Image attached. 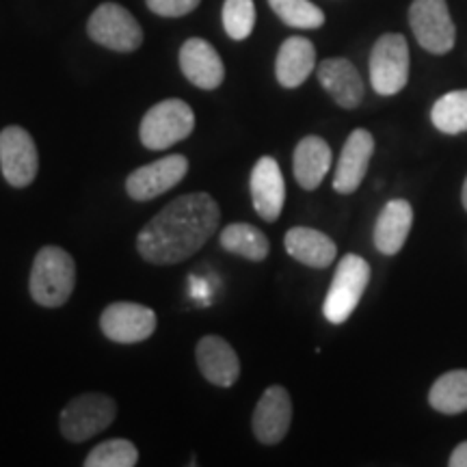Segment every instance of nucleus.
<instances>
[{"label": "nucleus", "mask_w": 467, "mask_h": 467, "mask_svg": "<svg viewBox=\"0 0 467 467\" xmlns=\"http://www.w3.org/2000/svg\"><path fill=\"white\" fill-rule=\"evenodd\" d=\"M219 203L208 192H189L169 202L139 232L137 251L150 265H180L195 255L217 232Z\"/></svg>", "instance_id": "nucleus-1"}, {"label": "nucleus", "mask_w": 467, "mask_h": 467, "mask_svg": "<svg viewBox=\"0 0 467 467\" xmlns=\"http://www.w3.org/2000/svg\"><path fill=\"white\" fill-rule=\"evenodd\" d=\"M74 285L76 262L72 255L55 244L39 249L33 260L31 279H28L33 301L42 307H61L72 296Z\"/></svg>", "instance_id": "nucleus-2"}, {"label": "nucleus", "mask_w": 467, "mask_h": 467, "mask_svg": "<svg viewBox=\"0 0 467 467\" xmlns=\"http://www.w3.org/2000/svg\"><path fill=\"white\" fill-rule=\"evenodd\" d=\"M370 284V265L361 255L348 254L340 260L336 268L334 282L329 285L323 314L331 325H342L350 318L355 307L364 296L366 285Z\"/></svg>", "instance_id": "nucleus-3"}, {"label": "nucleus", "mask_w": 467, "mask_h": 467, "mask_svg": "<svg viewBox=\"0 0 467 467\" xmlns=\"http://www.w3.org/2000/svg\"><path fill=\"white\" fill-rule=\"evenodd\" d=\"M192 128H195L192 109L184 100L171 98V100L154 104L143 115L139 139H141L143 148L148 150H167L189 139Z\"/></svg>", "instance_id": "nucleus-4"}, {"label": "nucleus", "mask_w": 467, "mask_h": 467, "mask_svg": "<svg viewBox=\"0 0 467 467\" xmlns=\"http://www.w3.org/2000/svg\"><path fill=\"white\" fill-rule=\"evenodd\" d=\"M117 416L115 400L107 394H80L63 407L61 435L72 443H83L107 431Z\"/></svg>", "instance_id": "nucleus-5"}, {"label": "nucleus", "mask_w": 467, "mask_h": 467, "mask_svg": "<svg viewBox=\"0 0 467 467\" xmlns=\"http://www.w3.org/2000/svg\"><path fill=\"white\" fill-rule=\"evenodd\" d=\"M409 44L405 35L385 33L370 52V83L379 96H396L409 83Z\"/></svg>", "instance_id": "nucleus-6"}, {"label": "nucleus", "mask_w": 467, "mask_h": 467, "mask_svg": "<svg viewBox=\"0 0 467 467\" xmlns=\"http://www.w3.org/2000/svg\"><path fill=\"white\" fill-rule=\"evenodd\" d=\"M409 26L418 44L431 55H448L457 42V28L446 0H413Z\"/></svg>", "instance_id": "nucleus-7"}, {"label": "nucleus", "mask_w": 467, "mask_h": 467, "mask_svg": "<svg viewBox=\"0 0 467 467\" xmlns=\"http://www.w3.org/2000/svg\"><path fill=\"white\" fill-rule=\"evenodd\" d=\"M87 33L96 44L115 52H134L143 44V31L134 16L117 3H104L87 22Z\"/></svg>", "instance_id": "nucleus-8"}, {"label": "nucleus", "mask_w": 467, "mask_h": 467, "mask_svg": "<svg viewBox=\"0 0 467 467\" xmlns=\"http://www.w3.org/2000/svg\"><path fill=\"white\" fill-rule=\"evenodd\" d=\"M0 169L14 189H26L35 182L39 171L37 145L28 130L7 126L0 130Z\"/></svg>", "instance_id": "nucleus-9"}, {"label": "nucleus", "mask_w": 467, "mask_h": 467, "mask_svg": "<svg viewBox=\"0 0 467 467\" xmlns=\"http://www.w3.org/2000/svg\"><path fill=\"white\" fill-rule=\"evenodd\" d=\"M100 329L110 342L139 344L156 331V312L141 303H110L100 317Z\"/></svg>", "instance_id": "nucleus-10"}, {"label": "nucleus", "mask_w": 467, "mask_h": 467, "mask_svg": "<svg viewBox=\"0 0 467 467\" xmlns=\"http://www.w3.org/2000/svg\"><path fill=\"white\" fill-rule=\"evenodd\" d=\"M189 173V161L182 154H169L165 159L143 165L128 175L126 191L132 200H156L162 192L171 191Z\"/></svg>", "instance_id": "nucleus-11"}, {"label": "nucleus", "mask_w": 467, "mask_h": 467, "mask_svg": "<svg viewBox=\"0 0 467 467\" xmlns=\"http://www.w3.org/2000/svg\"><path fill=\"white\" fill-rule=\"evenodd\" d=\"M292 422V400L288 389L282 385H271L265 389L262 399L255 405L251 426L254 435L265 446H275L288 435Z\"/></svg>", "instance_id": "nucleus-12"}, {"label": "nucleus", "mask_w": 467, "mask_h": 467, "mask_svg": "<svg viewBox=\"0 0 467 467\" xmlns=\"http://www.w3.org/2000/svg\"><path fill=\"white\" fill-rule=\"evenodd\" d=\"M372 154H375V137L366 130L358 128L348 134L347 143H344L340 161L336 165L334 175V189L340 195H350L364 182L368 165H370Z\"/></svg>", "instance_id": "nucleus-13"}, {"label": "nucleus", "mask_w": 467, "mask_h": 467, "mask_svg": "<svg viewBox=\"0 0 467 467\" xmlns=\"http://www.w3.org/2000/svg\"><path fill=\"white\" fill-rule=\"evenodd\" d=\"M251 202L260 219L273 221L279 219L285 202V182L282 169L271 156H262L251 169Z\"/></svg>", "instance_id": "nucleus-14"}, {"label": "nucleus", "mask_w": 467, "mask_h": 467, "mask_svg": "<svg viewBox=\"0 0 467 467\" xmlns=\"http://www.w3.org/2000/svg\"><path fill=\"white\" fill-rule=\"evenodd\" d=\"M180 69L191 85L203 91L219 89L225 78V67L213 44L202 37L186 39L180 48Z\"/></svg>", "instance_id": "nucleus-15"}, {"label": "nucleus", "mask_w": 467, "mask_h": 467, "mask_svg": "<svg viewBox=\"0 0 467 467\" xmlns=\"http://www.w3.org/2000/svg\"><path fill=\"white\" fill-rule=\"evenodd\" d=\"M197 368L206 381L217 388H232L241 377V359L232 344L221 336H206L195 348Z\"/></svg>", "instance_id": "nucleus-16"}, {"label": "nucleus", "mask_w": 467, "mask_h": 467, "mask_svg": "<svg viewBox=\"0 0 467 467\" xmlns=\"http://www.w3.org/2000/svg\"><path fill=\"white\" fill-rule=\"evenodd\" d=\"M318 83L342 109H358L364 102V80L358 67L344 57L325 58L317 69Z\"/></svg>", "instance_id": "nucleus-17"}, {"label": "nucleus", "mask_w": 467, "mask_h": 467, "mask_svg": "<svg viewBox=\"0 0 467 467\" xmlns=\"http://www.w3.org/2000/svg\"><path fill=\"white\" fill-rule=\"evenodd\" d=\"M331 161H334V156H331V148L325 139L317 137V134L301 139L295 148V156H292V171H295L301 189H318L325 175L329 173Z\"/></svg>", "instance_id": "nucleus-18"}, {"label": "nucleus", "mask_w": 467, "mask_h": 467, "mask_svg": "<svg viewBox=\"0 0 467 467\" xmlns=\"http://www.w3.org/2000/svg\"><path fill=\"white\" fill-rule=\"evenodd\" d=\"M413 225V208L407 200H392L383 206L375 223V247L383 255H396L405 247Z\"/></svg>", "instance_id": "nucleus-19"}, {"label": "nucleus", "mask_w": 467, "mask_h": 467, "mask_svg": "<svg viewBox=\"0 0 467 467\" xmlns=\"http://www.w3.org/2000/svg\"><path fill=\"white\" fill-rule=\"evenodd\" d=\"M317 67V48L306 37H288L277 52L275 76L285 89L301 87Z\"/></svg>", "instance_id": "nucleus-20"}, {"label": "nucleus", "mask_w": 467, "mask_h": 467, "mask_svg": "<svg viewBox=\"0 0 467 467\" xmlns=\"http://www.w3.org/2000/svg\"><path fill=\"white\" fill-rule=\"evenodd\" d=\"M284 247L296 262L312 268H327L334 265L337 247L329 236L312 227H292L285 232Z\"/></svg>", "instance_id": "nucleus-21"}, {"label": "nucleus", "mask_w": 467, "mask_h": 467, "mask_svg": "<svg viewBox=\"0 0 467 467\" xmlns=\"http://www.w3.org/2000/svg\"><path fill=\"white\" fill-rule=\"evenodd\" d=\"M219 241L225 251L243 255L251 262H262L271 251L266 234L249 223H232L223 227Z\"/></svg>", "instance_id": "nucleus-22"}, {"label": "nucleus", "mask_w": 467, "mask_h": 467, "mask_svg": "<svg viewBox=\"0 0 467 467\" xmlns=\"http://www.w3.org/2000/svg\"><path fill=\"white\" fill-rule=\"evenodd\" d=\"M429 402L435 411L457 416L467 411V370H451L433 383Z\"/></svg>", "instance_id": "nucleus-23"}, {"label": "nucleus", "mask_w": 467, "mask_h": 467, "mask_svg": "<svg viewBox=\"0 0 467 467\" xmlns=\"http://www.w3.org/2000/svg\"><path fill=\"white\" fill-rule=\"evenodd\" d=\"M431 121L443 134L467 132V89L443 93L431 109Z\"/></svg>", "instance_id": "nucleus-24"}, {"label": "nucleus", "mask_w": 467, "mask_h": 467, "mask_svg": "<svg viewBox=\"0 0 467 467\" xmlns=\"http://www.w3.org/2000/svg\"><path fill=\"white\" fill-rule=\"evenodd\" d=\"M271 9L275 11L279 20L292 28H320L325 25L323 9L309 0H268Z\"/></svg>", "instance_id": "nucleus-25"}, {"label": "nucleus", "mask_w": 467, "mask_h": 467, "mask_svg": "<svg viewBox=\"0 0 467 467\" xmlns=\"http://www.w3.org/2000/svg\"><path fill=\"white\" fill-rule=\"evenodd\" d=\"M139 461V451L128 440H109L98 443L87 454L85 467H134Z\"/></svg>", "instance_id": "nucleus-26"}, {"label": "nucleus", "mask_w": 467, "mask_h": 467, "mask_svg": "<svg viewBox=\"0 0 467 467\" xmlns=\"http://www.w3.org/2000/svg\"><path fill=\"white\" fill-rule=\"evenodd\" d=\"M255 26L254 0H225L223 3V28L236 42L247 39Z\"/></svg>", "instance_id": "nucleus-27"}, {"label": "nucleus", "mask_w": 467, "mask_h": 467, "mask_svg": "<svg viewBox=\"0 0 467 467\" xmlns=\"http://www.w3.org/2000/svg\"><path fill=\"white\" fill-rule=\"evenodd\" d=\"M150 11L162 17H182L197 9L202 0H145Z\"/></svg>", "instance_id": "nucleus-28"}, {"label": "nucleus", "mask_w": 467, "mask_h": 467, "mask_svg": "<svg viewBox=\"0 0 467 467\" xmlns=\"http://www.w3.org/2000/svg\"><path fill=\"white\" fill-rule=\"evenodd\" d=\"M451 467H467V441H461L457 448H454L451 454V461H448Z\"/></svg>", "instance_id": "nucleus-29"}, {"label": "nucleus", "mask_w": 467, "mask_h": 467, "mask_svg": "<svg viewBox=\"0 0 467 467\" xmlns=\"http://www.w3.org/2000/svg\"><path fill=\"white\" fill-rule=\"evenodd\" d=\"M461 202H463V208L467 210V178L463 182V191H461Z\"/></svg>", "instance_id": "nucleus-30"}]
</instances>
